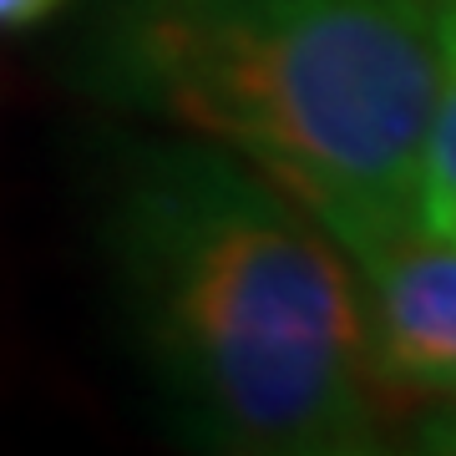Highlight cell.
I'll list each match as a JSON object with an SVG mask.
<instances>
[{
  "label": "cell",
  "mask_w": 456,
  "mask_h": 456,
  "mask_svg": "<svg viewBox=\"0 0 456 456\" xmlns=\"http://www.w3.org/2000/svg\"><path fill=\"white\" fill-rule=\"evenodd\" d=\"M441 233H446V239H452V244H456V218H452V224H446V228H441Z\"/></svg>",
  "instance_id": "obj_7"
},
{
  "label": "cell",
  "mask_w": 456,
  "mask_h": 456,
  "mask_svg": "<svg viewBox=\"0 0 456 456\" xmlns=\"http://www.w3.org/2000/svg\"><path fill=\"white\" fill-rule=\"evenodd\" d=\"M426 446H441V452H456V416H441V421H431L421 431Z\"/></svg>",
  "instance_id": "obj_6"
},
{
  "label": "cell",
  "mask_w": 456,
  "mask_h": 456,
  "mask_svg": "<svg viewBox=\"0 0 456 456\" xmlns=\"http://www.w3.org/2000/svg\"><path fill=\"white\" fill-rule=\"evenodd\" d=\"M132 340L188 431L224 452L375 446V360L345 248L203 137L137 152L107 218Z\"/></svg>",
  "instance_id": "obj_1"
},
{
  "label": "cell",
  "mask_w": 456,
  "mask_h": 456,
  "mask_svg": "<svg viewBox=\"0 0 456 456\" xmlns=\"http://www.w3.org/2000/svg\"><path fill=\"white\" fill-rule=\"evenodd\" d=\"M51 11H56V0H0V31H20Z\"/></svg>",
  "instance_id": "obj_5"
},
{
  "label": "cell",
  "mask_w": 456,
  "mask_h": 456,
  "mask_svg": "<svg viewBox=\"0 0 456 456\" xmlns=\"http://www.w3.org/2000/svg\"><path fill=\"white\" fill-rule=\"evenodd\" d=\"M97 82L279 183L330 239L416 218L431 0H112Z\"/></svg>",
  "instance_id": "obj_2"
},
{
  "label": "cell",
  "mask_w": 456,
  "mask_h": 456,
  "mask_svg": "<svg viewBox=\"0 0 456 456\" xmlns=\"http://www.w3.org/2000/svg\"><path fill=\"white\" fill-rule=\"evenodd\" d=\"M431 31H436V102L421 142L416 218L441 233L456 218V0H431Z\"/></svg>",
  "instance_id": "obj_4"
},
{
  "label": "cell",
  "mask_w": 456,
  "mask_h": 456,
  "mask_svg": "<svg viewBox=\"0 0 456 456\" xmlns=\"http://www.w3.org/2000/svg\"><path fill=\"white\" fill-rule=\"evenodd\" d=\"M355 269L375 375L456 401V244L421 218L335 233Z\"/></svg>",
  "instance_id": "obj_3"
}]
</instances>
